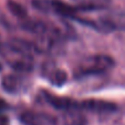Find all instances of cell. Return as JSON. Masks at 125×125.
I'll return each instance as SVG.
<instances>
[{"label": "cell", "mask_w": 125, "mask_h": 125, "mask_svg": "<svg viewBox=\"0 0 125 125\" xmlns=\"http://www.w3.org/2000/svg\"><path fill=\"white\" fill-rule=\"evenodd\" d=\"M7 8L14 17L19 18V19H24V18L28 17V11H26L25 7H23L21 3L14 1V0H8L7 1Z\"/></svg>", "instance_id": "8fae6325"}, {"label": "cell", "mask_w": 125, "mask_h": 125, "mask_svg": "<svg viewBox=\"0 0 125 125\" xmlns=\"http://www.w3.org/2000/svg\"><path fill=\"white\" fill-rule=\"evenodd\" d=\"M62 123L64 125H87L88 121L80 111L68 110L64 111V114L62 115Z\"/></svg>", "instance_id": "30bf717a"}, {"label": "cell", "mask_w": 125, "mask_h": 125, "mask_svg": "<svg viewBox=\"0 0 125 125\" xmlns=\"http://www.w3.org/2000/svg\"><path fill=\"white\" fill-rule=\"evenodd\" d=\"M20 122L24 125H56L57 117L46 112L24 111L19 115Z\"/></svg>", "instance_id": "8992f818"}, {"label": "cell", "mask_w": 125, "mask_h": 125, "mask_svg": "<svg viewBox=\"0 0 125 125\" xmlns=\"http://www.w3.org/2000/svg\"><path fill=\"white\" fill-rule=\"evenodd\" d=\"M115 66V61L108 55H92L79 62L75 69V78L80 79L89 76H97L108 73Z\"/></svg>", "instance_id": "6da1fadb"}, {"label": "cell", "mask_w": 125, "mask_h": 125, "mask_svg": "<svg viewBox=\"0 0 125 125\" xmlns=\"http://www.w3.org/2000/svg\"><path fill=\"white\" fill-rule=\"evenodd\" d=\"M32 6L40 12L57 14L64 18H73L79 12L76 6H71L62 0H32Z\"/></svg>", "instance_id": "3957f363"}, {"label": "cell", "mask_w": 125, "mask_h": 125, "mask_svg": "<svg viewBox=\"0 0 125 125\" xmlns=\"http://www.w3.org/2000/svg\"><path fill=\"white\" fill-rule=\"evenodd\" d=\"M0 125H10V121H9L8 116L2 114L1 112H0Z\"/></svg>", "instance_id": "4fadbf2b"}, {"label": "cell", "mask_w": 125, "mask_h": 125, "mask_svg": "<svg viewBox=\"0 0 125 125\" xmlns=\"http://www.w3.org/2000/svg\"><path fill=\"white\" fill-rule=\"evenodd\" d=\"M7 43L10 46H12L13 48L24 53V54L32 55V56L35 54H40L36 45H35V43H33V42H29V41H25V40H22V39H12L9 42H7Z\"/></svg>", "instance_id": "9c48e42d"}, {"label": "cell", "mask_w": 125, "mask_h": 125, "mask_svg": "<svg viewBox=\"0 0 125 125\" xmlns=\"http://www.w3.org/2000/svg\"><path fill=\"white\" fill-rule=\"evenodd\" d=\"M117 105L113 102L103 101V100H83V101H78L77 111H87V112L98 113V114H108V113H114L117 111Z\"/></svg>", "instance_id": "277c9868"}, {"label": "cell", "mask_w": 125, "mask_h": 125, "mask_svg": "<svg viewBox=\"0 0 125 125\" xmlns=\"http://www.w3.org/2000/svg\"><path fill=\"white\" fill-rule=\"evenodd\" d=\"M43 100L46 104L59 111H68V110H77L78 100L71 99L67 97H58L50 93L48 91H44L42 93Z\"/></svg>", "instance_id": "52a82bcc"}, {"label": "cell", "mask_w": 125, "mask_h": 125, "mask_svg": "<svg viewBox=\"0 0 125 125\" xmlns=\"http://www.w3.org/2000/svg\"><path fill=\"white\" fill-rule=\"evenodd\" d=\"M0 55L6 59L8 65L19 73H29L34 69V58L13 48L8 43L0 42Z\"/></svg>", "instance_id": "7a4b0ae2"}, {"label": "cell", "mask_w": 125, "mask_h": 125, "mask_svg": "<svg viewBox=\"0 0 125 125\" xmlns=\"http://www.w3.org/2000/svg\"><path fill=\"white\" fill-rule=\"evenodd\" d=\"M8 108H9V105L7 104V102H4L3 100L0 99V112H2V111H6Z\"/></svg>", "instance_id": "5bb4252c"}, {"label": "cell", "mask_w": 125, "mask_h": 125, "mask_svg": "<svg viewBox=\"0 0 125 125\" xmlns=\"http://www.w3.org/2000/svg\"><path fill=\"white\" fill-rule=\"evenodd\" d=\"M1 87L7 93L20 94L28 90L29 80L24 76L9 73L1 79Z\"/></svg>", "instance_id": "5b68a950"}, {"label": "cell", "mask_w": 125, "mask_h": 125, "mask_svg": "<svg viewBox=\"0 0 125 125\" xmlns=\"http://www.w3.org/2000/svg\"><path fill=\"white\" fill-rule=\"evenodd\" d=\"M42 73L48 79V81L55 87H62L67 82L66 71L57 68L54 62H45L42 68Z\"/></svg>", "instance_id": "ba28073f"}, {"label": "cell", "mask_w": 125, "mask_h": 125, "mask_svg": "<svg viewBox=\"0 0 125 125\" xmlns=\"http://www.w3.org/2000/svg\"><path fill=\"white\" fill-rule=\"evenodd\" d=\"M73 1H77L79 3H104L106 0H73Z\"/></svg>", "instance_id": "7c38bea8"}]
</instances>
